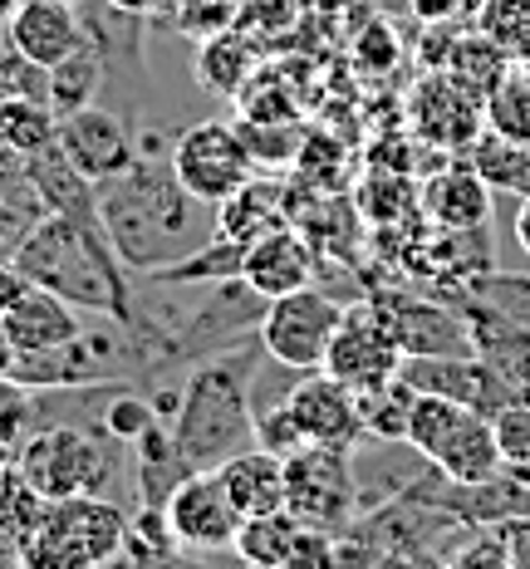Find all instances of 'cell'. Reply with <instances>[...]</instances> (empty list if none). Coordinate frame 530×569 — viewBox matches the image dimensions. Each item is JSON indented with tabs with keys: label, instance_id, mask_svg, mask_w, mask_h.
<instances>
[{
	"label": "cell",
	"instance_id": "obj_1",
	"mask_svg": "<svg viewBox=\"0 0 530 569\" xmlns=\"http://www.w3.org/2000/svg\"><path fill=\"white\" fill-rule=\"evenodd\" d=\"M93 207H99V227L109 236L113 256L138 276L177 266L217 236V207L197 201L172 177L168 162L148 158V148L118 177H103L93 187Z\"/></svg>",
	"mask_w": 530,
	"mask_h": 569
},
{
	"label": "cell",
	"instance_id": "obj_2",
	"mask_svg": "<svg viewBox=\"0 0 530 569\" xmlns=\"http://www.w3.org/2000/svg\"><path fill=\"white\" fill-rule=\"evenodd\" d=\"M16 270L30 284H44L59 300H69L84 315H103L113 325H138L133 290H128L123 260L113 256L99 217H64L40 211L26 241L16 246Z\"/></svg>",
	"mask_w": 530,
	"mask_h": 569
},
{
	"label": "cell",
	"instance_id": "obj_3",
	"mask_svg": "<svg viewBox=\"0 0 530 569\" xmlns=\"http://www.w3.org/2000/svg\"><path fill=\"white\" fill-rule=\"evenodd\" d=\"M261 339L246 349H227L217 359L197 363L187 383L177 388L172 408V442L182 452L187 471H217L227 457L256 442V408H251V383H256V359H261Z\"/></svg>",
	"mask_w": 530,
	"mask_h": 569
},
{
	"label": "cell",
	"instance_id": "obj_4",
	"mask_svg": "<svg viewBox=\"0 0 530 569\" xmlns=\"http://www.w3.org/2000/svg\"><path fill=\"white\" fill-rule=\"evenodd\" d=\"M113 447L123 442L99 432V427L54 422V427H40V432H26V442L10 452V461H16V471L26 477V486L40 501H59V496H79V491L113 496L118 481H123Z\"/></svg>",
	"mask_w": 530,
	"mask_h": 569
},
{
	"label": "cell",
	"instance_id": "obj_5",
	"mask_svg": "<svg viewBox=\"0 0 530 569\" xmlns=\"http://www.w3.org/2000/svg\"><path fill=\"white\" fill-rule=\"evenodd\" d=\"M123 530H128V511L113 496H93V491L59 496V501L40 506L20 565H30V569L113 565L118 550H123Z\"/></svg>",
	"mask_w": 530,
	"mask_h": 569
},
{
	"label": "cell",
	"instance_id": "obj_6",
	"mask_svg": "<svg viewBox=\"0 0 530 569\" xmlns=\"http://www.w3.org/2000/svg\"><path fill=\"white\" fill-rule=\"evenodd\" d=\"M286 511L300 526L344 536L359 516V486H353V447L304 442L286 457Z\"/></svg>",
	"mask_w": 530,
	"mask_h": 569
},
{
	"label": "cell",
	"instance_id": "obj_7",
	"mask_svg": "<svg viewBox=\"0 0 530 569\" xmlns=\"http://www.w3.org/2000/svg\"><path fill=\"white\" fill-rule=\"evenodd\" d=\"M339 319H344V305L334 295L304 284V290H290L280 300H266L256 339H261L266 359H276L280 369L310 373V369H324V353H329Z\"/></svg>",
	"mask_w": 530,
	"mask_h": 569
},
{
	"label": "cell",
	"instance_id": "obj_8",
	"mask_svg": "<svg viewBox=\"0 0 530 569\" xmlns=\"http://www.w3.org/2000/svg\"><path fill=\"white\" fill-rule=\"evenodd\" d=\"M168 168H172L177 182H182L197 201H207V207L227 201L236 187L251 182V177L261 172L251 158V148H246L241 128L221 123V118L182 128L172 142V152H168Z\"/></svg>",
	"mask_w": 530,
	"mask_h": 569
},
{
	"label": "cell",
	"instance_id": "obj_9",
	"mask_svg": "<svg viewBox=\"0 0 530 569\" xmlns=\"http://www.w3.org/2000/svg\"><path fill=\"white\" fill-rule=\"evenodd\" d=\"M398 369H403V343L393 335V319H388L383 300L349 305L334 339H329L324 373H334L353 393H369V388L388 383Z\"/></svg>",
	"mask_w": 530,
	"mask_h": 569
},
{
	"label": "cell",
	"instance_id": "obj_10",
	"mask_svg": "<svg viewBox=\"0 0 530 569\" xmlns=\"http://www.w3.org/2000/svg\"><path fill=\"white\" fill-rule=\"evenodd\" d=\"M408 123L422 142L442 152H471V142L481 138L487 128V103L477 99L471 89L457 84L447 69H432L418 89L408 93Z\"/></svg>",
	"mask_w": 530,
	"mask_h": 569
},
{
	"label": "cell",
	"instance_id": "obj_11",
	"mask_svg": "<svg viewBox=\"0 0 530 569\" xmlns=\"http://www.w3.org/2000/svg\"><path fill=\"white\" fill-rule=\"evenodd\" d=\"M162 511H168V526L182 550H231L236 526H241V516L231 511L227 491L211 471H187L162 501Z\"/></svg>",
	"mask_w": 530,
	"mask_h": 569
},
{
	"label": "cell",
	"instance_id": "obj_12",
	"mask_svg": "<svg viewBox=\"0 0 530 569\" xmlns=\"http://www.w3.org/2000/svg\"><path fill=\"white\" fill-rule=\"evenodd\" d=\"M286 408L304 442H334V447H359L363 418H359V393L349 383H339L334 373L310 369L300 373V383L286 393Z\"/></svg>",
	"mask_w": 530,
	"mask_h": 569
},
{
	"label": "cell",
	"instance_id": "obj_13",
	"mask_svg": "<svg viewBox=\"0 0 530 569\" xmlns=\"http://www.w3.org/2000/svg\"><path fill=\"white\" fill-rule=\"evenodd\" d=\"M54 142H59V152L69 158V168H74L79 177H89L93 187H99L103 177H118L128 162L138 158L128 128L118 123L109 109H93V103L89 109H79V113H69V118H59Z\"/></svg>",
	"mask_w": 530,
	"mask_h": 569
},
{
	"label": "cell",
	"instance_id": "obj_14",
	"mask_svg": "<svg viewBox=\"0 0 530 569\" xmlns=\"http://www.w3.org/2000/svg\"><path fill=\"white\" fill-rule=\"evenodd\" d=\"M10 54L30 69H50L64 54H74L79 44H89L84 26H79L74 6L64 0H20L16 16L6 20Z\"/></svg>",
	"mask_w": 530,
	"mask_h": 569
},
{
	"label": "cell",
	"instance_id": "obj_15",
	"mask_svg": "<svg viewBox=\"0 0 530 569\" xmlns=\"http://www.w3.org/2000/svg\"><path fill=\"white\" fill-rule=\"evenodd\" d=\"M314 266H320V260H314V246L286 221V227L256 236V241L246 246L241 280L251 284L256 300H280V295L314 284Z\"/></svg>",
	"mask_w": 530,
	"mask_h": 569
},
{
	"label": "cell",
	"instance_id": "obj_16",
	"mask_svg": "<svg viewBox=\"0 0 530 569\" xmlns=\"http://www.w3.org/2000/svg\"><path fill=\"white\" fill-rule=\"evenodd\" d=\"M403 359H447V353H477L471 325L438 300H383Z\"/></svg>",
	"mask_w": 530,
	"mask_h": 569
},
{
	"label": "cell",
	"instance_id": "obj_17",
	"mask_svg": "<svg viewBox=\"0 0 530 569\" xmlns=\"http://www.w3.org/2000/svg\"><path fill=\"white\" fill-rule=\"evenodd\" d=\"M422 211L438 231H487L491 187L471 162H447L422 182Z\"/></svg>",
	"mask_w": 530,
	"mask_h": 569
},
{
	"label": "cell",
	"instance_id": "obj_18",
	"mask_svg": "<svg viewBox=\"0 0 530 569\" xmlns=\"http://www.w3.org/2000/svg\"><path fill=\"white\" fill-rule=\"evenodd\" d=\"M0 325L10 329V339H16L20 353H50L59 343L84 335L74 305L59 300V295L44 290V284H30V280H26V290L10 300V310L0 315Z\"/></svg>",
	"mask_w": 530,
	"mask_h": 569
},
{
	"label": "cell",
	"instance_id": "obj_19",
	"mask_svg": "<svg viewBox=\"0 0 530 569\" xmlns=\"http://www.w3.org/2000/svg\"><path fill=\"white\" fill-rule=\"evenodd\" d=\"M211 477L221 481V491H227L231 511L236 516H270V511H286V461L276 452H266V447H241L236 457L221 461Z\"/></svg>",
	"mask_w": 530,
	"mask_h": 569
},
{
	"label": "cell",
	"instance_id": "obj_20",
	"mask_svg": "<svg viewBox=\"0 0 530 569\" xmlns=\"http://www.w3.org/2000/svg\"><path fill=\"white\" fill-rule=\"evenodd\" d=\"M286 187L276 177L256 172L251 182H241L227 201H217V236H227L236 246H251L256 236L286 227Z\"/></svg>",
	"mask_w": 530,
	"mask_h": 569
},
{
	"label": "cell",
	"instance_id": "obj_21",
	"mask_svg": "<svg viewBox=\"0 0 530 569\" xmlns=\"http://www.w3.org/2000/svg\"><path fill=\"white\" fill-rule=\"evenodd\" d=\"M428 467L438 471L442 481H457V486H477V481H491L497 471H506L487 412H471V418L447 437V447L428 461Z\"/></svg>",
	"mask_w": 530,
	"mask_h": 569
},
{
	"label": "cell",
	"instance_id": "obj_22",
	"mask_svg": "<svg viewBox=\"0 0 530 569\" xmlns=\"http://www.w3.org/2000/svg\"><path fill=\"white\" fill-rule=\"evenodd\" d=\"M438 69H447V74L457 79L462 89H471L481 103H487V93L501 84L506 74L516 69V59L501 50L491 34H481V30H467V34H452V44H447V59Z\"/></svg>",
	"mask_w": 530,
	"mask_h": 569
},
{
	"label": "cell",
	"instance_id": "obj_23",
	"mask_svg": "<svg viewBox=\"0 0 530 569\" xmlns=\"http://www.w3.org/2000/svg\"><path fill=\"white\" fill-rule=\"evenodd\" d=\"M99 89H103V54L93 40L44 69V103L54 109V118L89 109V103L99 99Z\"/></svg>",
	"mask_w": 530,
	"mask_h": 569
},
{
	"label": "cell",
	"instance_id": "obj_24",
	"mask_svg": "<svg viewBox=\"0 0 530 569\" xmlns=\"http://www.w3.org/2000/svg\"><path fill=\"white\" fill-rule=\"evenodd\" d=\"M300 520L290 511H270V516H246L236 526V540H231V555L241 565H256V569H290L294 560V540H300Z\"/></svg>",
	"mask_w": 530,
	"mask_h": 569
},
{
	"label": "cell",
	"instance_id": "obj_25",
	"mask_svg": "<svg viewBox=\"0 0 530 569\" xmlns=\"http://www.w3.org/2000/svg\"><path fill=\"white\" fill-rule=\"evenodd\" d=\"M261 69V59H256V50L241 40V34H211V40L197 50V84L211 89V93H227V99H236L241 93L246 79Z\"/></svg>",
	"mask_w": 530,
	"mask_h": 569
},
{
	"label": "cell",
	"instance_id": "obj_26",
	"mask_svg": "<svg viewBox=\"0 0 530 569\" xmlns=\"http://www.w3.org/2000/svg\"><path fill=\"white\" fill-rule=\"evenodd\" d=\"M471 168L487 177L491 192H530V142L501 138L491 128H481V138L471 142Z\"/></svg>",
	"mask_w": 530,
	"mask_h": 569
},
{
	"label": "cell",
	"instance_id": "obj_27",
	"mask_svg": "<svg viewBox=\"0 0 530 569\" xmlns=\"http://www.w3.org/2000/svg\"><path fill=\"white\" fill-rule=\"evenodd\" d=\"M40 506L44 501L26 486V477L16 471V461L0 457V560H20V555H26V540L34 530Z\"/></svg>",
	"mask_w": 530,
	"mask_h": 569
},
{
	"label": "cell",
	"instance_id": "obj_28",
	"mask_svg": "<svg viewBox=\"0 0 530 569\" xmlns=\"http://www.w3.org/2000/svg\"><path fill=\"white\" fill-rule=\"evenodd\" d=\"M412 398H418V388H412L403 373H393V378H388V383L369 388V393H359L363 437H379V442H388V447H403Z\"/></svg>",
	"mask_w": 530,
	"mask_h": 569
},
{
	"label": "cell",
	"instance_id": "obj_29",
	"mask_svg": "<svg viewBox=\"0 0 530 569\" xmlns=\"http://www.w3.org/2000/svg\"><path fill=\"white\" fill-rule=\"evenodd\" d=\"M54 128L59 118L44 99H26V93H6L0 99V142L16 148L20 158H34L54 142Z\"/></svg>",
	"mask_w": 530,
	"mask_h": 569
},
{
	"label": "cell",
	"instance_id": "obj_30",
	"mask_svg": "<svg viewBox=\"0 0 530 569\" xmlns=\"http://www.w3.org/2000/svg\"><path fill=\"white\" fill-rule=\"evenodd\" d=\"M236 109H241L246 123H294V118H300L294 89L276 69H256L241 84V93H236Z\"/></svg>",
	"mask_w": 530,
	"mask_h": 569
},
{
	"label": "cell",
	"instance_id": "obj_31",
	"mask_svg": "<svg viewBox=\"0 0 530 569\" xmlns=\"http://www.w3.org/2000/svg\"><path fill=\"white\" fill-rule=\"evenodd\" d=\"M182 550L168 526V511L162 506H148L138 501V511L128 516V530H123V550H118V560H138V565H158V560H172V555Z\"/></svg>",
	"mask_w": 530,
	"mask_h": 569
},
{
	"label": "cell",
	"instance_id": "obj_32",
	"mask_svg": "<svg viewBox=\"0 0 530 569\" xmlns=\"http://www.w3.org/2000/svg\"><path fill=\"white\" fill-rule=\"evenodd\" d=\"M487 128L501 138L530 142V79H526L521 64L487 93Z\"/></svg>",
	"mask_w": 530,
	"mask_h": 569
},
{
	"label": "cell",
	"instance_id": "obj_33",
	"mask_svg": "<svg viewBox=\"0 0 530 569\" xmlns=\"http://www.w3.org/2000/svg\"><path fill=\"white\" fill-rule=\"evenodd\" d=\"M477 30L491 34V40L521 64V59L530 54V0H481Z\"/></svg>",
	"mask_w": 530,
	"mask_h": 569
},
{
	"label": "cell",
	"instance_id": "obj_34",
	"mask_svg": "<svg viewBox=\"0 0 530 569\" xmlns=\"http://www.w3.org/2000/svg\"><path fill=\"white\" fill-rule=\"evenodd\" d=\"M491 432H497V452H501V467L511 477L530 471V398L516 393L506 408L491 418Z\"/></svg>",
	"mask_w": 530,
	"mask_h": 569
},
{
	"label": "cell",
	"instance_id": "obj_35",
	"mask_svg": "<svg viewBox=\"0 0 530 569\" xmlns=\"http://www.w3.org/2000/svg\"><path fill=\"white\" fill-rule=\"evenodd\" d=\"M236 128H241V138H246V148H251L256 168H286L294 152L304 148L300 123H246V118H241Z\"/></svg>",
	"mask_w": 530,
	"mask_h": 569
},
{
	"label": "cell",
	"instance_id": "obj_36",
	"mask_svg": "<svg viewBox=\"0 0 530 569\" xmlns=\"http://www.w3.org/2000/svg\"><path fill=\"white\" fill-rule=\"evenodd\" d=\"M158 418H162V412H158V402H152V398L118 393V398L109 402V408L99 412V432H109V437H118L123 447H133L138 437H143Z\"/></svg>",
	"mask_w": 530,
	"mask_h": 569
},
{
	"label": "cell",
	"instance_id": "obj_37",
	"mask_svg": "<svg viewBox=\"0 0 530 569\" xmlns=\"http://www.w3.org/2000/svg\"><path fill=\"white\" fill-rule=\"evenodd\" d=\"M34 422V388H26L20 378H0V457H10L26 442Z\"/></svg>",
	"mask_w": 530,
	"mask_h": 569
},
{
	"label": "cell",
	"instance_id": "obj_38",
	"mask_svg": "<svg viewBox=\"0 0 530 569\" xmlns=\"http://www.w3.org/2000/svg\"><path fill=\"white\" fill-rule=\"evenodd\" d=\"M442 560L457 565V569H511V560H506V540H501L497 526H467V540L447 545Z\"/></svg>",
	"mask_w": 530,
	"mask_h": 569
},
{
	"label": "cell",
	"instance_id": "obj_39",
	"mask_svg": "<svg viewBox=\"0 0 530 569\" xmlns=\"http://www.w3.org/2000/svg\"><path fill=\"white\" fill-rule=\"evenodd\" d=\"M398 64V34L393 26H383V20H373V26H363V34L353 40V69L369 79L379 74H393Z\"/></svg>",
	"mask_w": 530,
	"mask_h": 569
},
{
	"label": "cell",
	"instance_id": "obj_40",
	"mask_svg": "<svg viewBox=\"0 0 530 569\" xmlns=\"http://www.w3.org/2000/svg\"><path fill=\"white\" fill-rule=\"evenodd\" d=\"M256 447H266V452H276L280 461H286L294 447H304V437H300V427H294L290 418V408H286V398L280 402H270V408L256 412Z\"/></svg>",
	"mask_w": 530,
	"mask_h": 569
},
{
	"label": "cell",
	"instance_id": "obj_41",
	"mask_svg": "<svg viewBox=\"0 0 530 569\" xmlns=\"http://www.w3.org/2000/svg\"><path fill=\"white\" fill-rule=\"evenodd\" d=\"M0 201H16V207H26L40 217V197H34V182H30V162L20 158L16 148H6L0 142Z\"/></svg>",
	"mask_w": 530,
	"mask_h": 569
},
{
	"label": "cell",
	"instance_id": "obj_42",
	"mask_svg": "<svg viewBox=\"0 0 530 569\" xmlns=\"http://www.w3.org/2000/svg\"><path fill=\"white\" fill-rule=\"evenodd\" d=\"M30 227H34V211L16 207V201H0V260L16 256V246L26 241Z\"/></svg>",
	"mask_w": 530,
	"mask_h": 569
},
{
	"label": "cell",
	"instance_id": "obj_43",
	"mask_svg": "<svg viewBox=\"0 0 530 569\" xmlns=\"http://www.w3.org/2000/svg\"><path fill=\"white\" fill-rule=\"evenodd\" d=\"M501 540H506V560L511 569H530V516H511L501 520Z\"/></svg>",
	"mask_w": 530,
	"mask_h": 569
},
{
	"label": "cell",
	"instance_id": "obj_44",
	"mask_svg": "<svg viewBox=\"0 0 530 569\" xmlns=\"http://www.w3.org/2000/svg\"><path fill=\"white\" fill-rule=\"evenodd\" d=\"M457 10H462V0H412V16H418L422 26H447Z\"/></svg>",
	"mask_w": 530,
	"mask_h": 569
},
{
	"label": "cell",
	"instance_id": "obj_45",
	"mask_svg": "<svg viewBox=\"0 0 530 569\" xmlns=\"http://www.w3.org/2000/svg\"><path fill=\"white\" fill-rule=\"evenodd\" d=\"M26 290V276L16 270V260H0V315L10 310V300Z\"/></svg>",
	"mask_w": 530,
	"mask_h": 569
},
{
	"label": "cell",
	"instance_id": "obj_46",
	"mask_svg": "<svg viewBox=\"0 0 530 569\" xmlns=\"http://www.w3.org/2000/svg\"><path fill=\"white\" fill-rule=\"evenodd\" d=\"M16 363H20V349L10 339V329L0 325V378H16Z\"/></svg>",
	"mask_w": 530,
	"mask_h": 569
},
{
	"label": "cell",
	"instance_id": "obj_47",
	"mask_svg": "<svg viewBox=\"0 0 530 569\" xmlns=\"http://www.w3.org/2000/svg\"><path fill=\"white\" fill-rule=\"evenodd\" d=\"M103 6H113L118 16H152L162 0H103Z\"/></svg>",
	"mask_w": 530,
	"mask_h": 569
},
{
	"label": "cell",
	"instance_id": "obj_48",
	"mask_svg": "<svg viewBox=\"0 0 530 569\" xmlns=\"http://www.w3.org/2000/svg\"><path fill=\"white\" fill-rule=\"evenodd\" d=\"M516 241H521V251L530 256V192L521 197V207H516Z\"/></svg>",
	"mask_w": 530,
	"mask_h": 569
},
{
	"label": "cell",
	"instance_id": "obj_49",
	"mask_svg": "<svg viewBox=\"0 0 530 569\" xmlns=\"http://www.w3.org/2000/svg\"><path fill=\"white\" fill-rule=\"evenodd\" d=\"M16 6H20V0H0V26H6V20L16 16Z\"/></svg>",
	"mask_w": 530,
	"mask_h": 569
},
{
	"label": "cell",
	"instance_id": "obj_50",
	"mask_svg": "<svg viewBox=\"0 0 530 569\" xmlns=\"http://www.w3.org/2000/svg\"><path fill=\"white\" fill-rule=\"evenodd\" d=\"M521 69H526V79H530V54H526V59H521Z\"/></svg>",
	"mask_w": 530,
	"mask_h": 569
},
{
	"label": "cell",
	"instance_id": "obj_51",
	"mask_svg": "<svg viewBox=\"0 0 530 569\" xmlns=\"http://www.w3.org/2000/svg\"><path fill=\"white\" fill-rule=\"evenodd\" d=\"M64 6H79V0H64Z\"/></svg>",
	"mask_w": 530,
	"mask_h": 569
}]
</instances>
